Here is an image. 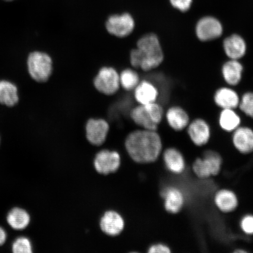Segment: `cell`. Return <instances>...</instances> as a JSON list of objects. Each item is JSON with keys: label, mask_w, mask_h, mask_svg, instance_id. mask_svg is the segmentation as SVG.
Instances as JSON below:
<instances>
[{"label": "cell", "mask_w": 253, "mask_h": 253, "mask_svg": "<svg viewBox=\"0 0 253 253\" xmlns=\"http://www.w3.org/2000/svg\"><path fill=\"white\" fill-rule=\"evenodd\" d=\"M5 1H12V0H5Z\"/></svg>", "instance_id": "obj_33"}, {"label": "cell", "mask_w": 253, "mask_h": 253, "mask_svg": "<svg viewBox=\"0 0 253 253\" xmlns=\"http://www.w3.org/2000/svg\"><path fill=\"white\" fill-rule=\"evenodd\" d=\"M125 145L129 156L138 163L156 162L163 151L162 138L157 130L142 129L132 132Z\"/></svg>", "instance_id": "obj_1"}, {"label": "cell", "mask_w": 253, "mask_h": 253, "mask_svg": "<svg viewBox=\"0 0 253 253\" xmlns=\"http://www.w3.org/2000/svg\"><path fill=\"white\" fill-rule=\"evenodd\" d=\"M94 85L100 93L113 95L119 89L120 76L112 67L102 68L94 79Z\"/></svg>", "instance_id": "obj_8"}, {"label": "cell", "mask_w": 253, "mask_h": 253, "mask_svg": "<svg viewBox=\"0 0 253 253\" xmlns=\"http://www.w3.org/2000/svg\"><path fill=\"white\" fill-rule=\"evenodd\" d=\"M222 48L227 59L241 60L248 53V45L244 37L238 33H233L224 38Z\"/></svg>", "instance_id": "obj_11"}, {"label": "cell", "mask_w": 253, "mask_h": 253, "mask_svg": "<svg viewBox=\"0 0 253 253\" xmlns=\"http://www.w3.org/2000/svg\"><path fill=\"white\" fill-rule=\"evenodd\" d=\"M121 164L118 152L102 150L94 158L95 169L100 173L109 174L116 171Z\"/></svg>", "instance_id": "obj_18"}, {"label": "cell", "mask_w": 253, "mask_h": 253, "mask_svg": "<svg viewBox=\"0 0 253 253\" xmlns=\"http://www.w3.org/2000/svg\"><path fill=\"white\" fill-rule=\"evenodd\" d=\"M31 214L27 210L20 207L12 208L6 216V222L12 230L21 232L29 226Z\"/></svg>", "instance_id": "obj_20"}, {"label": "cell", "mask_w": 253, "mask_h": 253, "mask_svg": "<svg viewBox=\"0 0 253 253\" xmlns=\"http://www.w3.org/2000/svg\"><path fill=\"white\" fill-rule=\"evenodd\" d=\"M100 228L110 236H116L122 232L125 221L121 215L115 211H107L101 219Z\"/></svg>", "instance_id": "obj_22"}, {"label": "cell", "mask_w": 253, "mask_h": 253, "mask_svg": "<svg viewBox=\"0 0 253 253\" xmlns=\"http://www.w3.org/2000/svg\"><path fill=\"white\" fill-rule=\"evenodd\" d=\"M164 207L168 213L176 214L181 212L186 203V197L183 190L176 185H169L161 192Z\"/></svg>", "instance_id": "obj_9"}, {"label": "cell", "mask_w": 253, "mask_h": 253, "mask_svg": "<svg viewBox=\"0 0 253 253\" xmlns=\"http://www.w3.org/2000/svg\"><path fill=\"white\" fill-rule=\"evenodd\" d=\"M217 120L221 130L228 133H232L242 123L241 116L237 109H221Z\"/></svg>", "instance_id": "obj_23"}, {"label": "cell", "mask_w": 253, "mask_h": 253, "mask_svg": "<svg viewBox=\"0 0 253 253\" xmlns=\"http://www.w3.org/2000/svg\"><path fill=\"white\" fill-rule=\"evenodd\" d=\"M0 144H1V136H0Z\"/></svg>", "instance_id": "obj_34"}, {"label": "cell", "mask_w": 253, "mask_h": 253, "mask_svg": "<svg viewBox=\"0 0 253 253\" xmlns=\"http://www.w3.org/2000/svg\"><path fill=\"white\" fill-rule=\"evenodd\" d=\"M135 27L134 18L129 13L111 15L106 23L108 33L119 38H125L131 34Z\"/></svg>", "instance_id": "obj_10"}, {"label": "cell", "mask_w": 253, "mask_h": 253, "mask_svg": "<svg viewBox=\"0 0 253 253\" xmlns=\"http://www.w3.org/2000/svg\"><path fill=\"white\" fill-rule=\"evenodd\" d=\"M240 229L246 235H253V214L243 215L239 223Z\"/></svg>", "instance_id": "obj_28"}, {"label": "cell", "mask_w": 253, "mask_h": 253, "mask_svg": "<svg viewBox=\"0 0 253 253\" xmlns=\"http://www.w3.org/2000/svg\"><path fill=\"white\" fill-rule=\"evenodd\" d=\"M159 96V90L156 85L150 81L140 82L134 88L135 99L140 104L157 102Z\"/></svg>", "instance_id": "obj_21"}, {"label": "cell", "mask_w": 253, "mask_h": 253, "mask_svg": "<svg viewBox=\"0 0 253 253\" xmlns=\"http://www.w3.org/2000/svg\"><path fill=\"white\" fill-rule=\"evenodd\" d=\"M8 234L4 227L0 226V248L7 242Z\"/></svg>", "instance_id": "obj_31"}, {"label": "cell", "mask_w": 253, "mask_h": 253, "mask_svg": "<svg viewBox=\"0 0 253 253\" xmlns=\"http://www.w3.org/2000/svg\"><path fill=\"white\" fill-rule=\"evenodd\" d=\"M190 141L197 147H203L210 142L212 134L211 126L202 118L191 120L185 129Z\"/></svg>", "instance_id": "obj_7"}, {"label": "cell", "mask_w": 253, "mask_h": 253, "mask_svg": "<svg viewBox=\"0 0 253 253\" xmlns=\"http://www.w3.org/2000/svg\"><path fill=\"white\" fill-rule=\"evenodd\" d=\"M222 166L221 155L216 151L210 150L196 158L192 164V170L197 178L206 180L219 175Z\"/></svg>", "instance_id": "obj_4"}, {"label": "cell", "mask_w": 253, "mask_h": 253, "mask_svg": "<svg viewBox=\"0 0 253 253\" xmlns=\"http://www.w3.org/2000/svg\"><path fill=\"white\" fill-rule=\"evenodd\" d=\"M223 34L222 23L214 16H204L195 25V36L202 42H210L219 39Z\"/></svg>", "instance_id": "obj_5"}, {"label": "cell", "mask_w": 253, "mask_h": 253, "mask_svg": "<svg viewBox=\"0 0 253 253\" xmlns=\"http://www.w3.org/2000/svg\"><path fill=\"white\" fill-rule=\"evenodd\" d=\"M119 76L120 85L126 90L134 89L140 82L137 73L131 69H125Z\"/></svg>", "instance_id": "obj_25"}, {"label": "cell", "mask_w": 253, "mask_h": 253, "mask_svg": "<svg viewBox=\"0 0 253 253\" xmlns=\"http://www.w3.org/2000/svg\"><path fill=\"white\" fill-rule=\"evenodd\" d=\"M28 68L31 77L35 81L45 82L52 74V59L45 53H32L28 59Z\"/></svg>", "instance_id": "obj_6"}, {"label": "cell", "mask_w": 253, "mask_h": 253, "mask_svg": "<svg viewBox=\"0 0 253 253\" xmlns=\"http://www.w3.org/2000/svg\"><path fill=\"white\" fill-rule=\"evenodd\" d=\"M232 143L239 153L245 156L253 153V128L248 126H240L232 132Z\"/></svg>", "instance_id": "obj_12"}, {"label": "cell", "mask_w": 253, "mask_h": 253, "mask_svg": "<svg viewBox=\"0 0 253 253\" xmlns=\"http://www.w3.org/2000/svg\"><path fill=\"white\" fill-rule=\"evenodd\" d=\"M164 166L168 171L174 175H181L186 169L184 155L178 148L170 147L163 150L162 154Z\"/></svg>", "instance_id": "obj_14"}, {"label": "cell", "mask_w": 253, "mask_h": 253, "mask_svg": "<svg viewBox=\"0 0 253 253\" xmlns=\"http://www.w3.org/2000/svg\"><path fill=\"white\" fill-rule=\"evenodd\" d=\"M240 99V95L235 87L227 85L217 88L213 96L215 105L220 110L238 109Z\"/></svg>", "instance_id": "obj_17"}, {"label": "cell", "mask_w": 253, "mask_h": 253, "mask_svg": "<svg viewBox=\"0 0 253 253\" xmlns=\"http://www.w3.org/2000/svg\"><path fill=\"white\" fill-rule=\"evenodd\" d=\"M213 204L220 212L230 214L235 211L239 206V199L236 193L229 188H221L214 193Z\"/></svg>", "instance_id": "obj_15"}, {"label": "cell", "mask_w": 253, "mask_h": 253, "mask_svg": "<svg viewBox=\"0 0 253 253\" xmlns=\"http://www.w3.org/2000/svg\"><path fill=\"white\" fill-rule=\"evenodd\" d=\"M172 7L182 12H187L191 9L193 0H169Z\"/></svg>", "instance_id": "obj_29"}, {"label": "cell", "mask_w": 253, "mask_h": 253, "mask_svg": "<svg viewBox=\"0 0 253 253\" xmlns=\"http://www.w3.org/2000/svg\"><path fill=\"white\" fill-rule=\"evenodd\" d=\"M109 130L108 123L103 119H91L86 123V137L93 145H102L106 140Z\"/></svg>", "instance_id": "obj_19"}, {"label": "cell", "mask_w": 253, "mask_h": 253, "mask_svg": "<svg viewBox=\"0 0 253 253\" xmlns=\"http://www.w3.org/2000/svg\"><path fill=\"white\" fill-rule=\"evenodd\" d=\"M234 253H248V251H246V250L243 249L242 248H238L235 251H233Z\"/></svg>", "instance_id": "obj_32"}, {"label": "cell", "mask_w": 253, "mask_h": 253, "mask_svg": "<svg viewBox=\"0 0 253 253\" xmlns=\"http://www.w3.org/2000/svg\"><path fill=\"white\" fill-rule=\"evenodd\" d=\"M238 109L243 115L253 119V91H246L240 95Z\"/></svg>", "instance_id": "obj_27"}, {"label": "cell", "mask_w": 253, "mask_h": 253, "mask_svg": "<svg viewBox=\"0 0 253 253\" xmlns=\"http://www.w3.org/2000/svg\"><path fill=\"white\" fill-rule=\"evenodd\" d=\"M130 63L134 68L150 71L162 64L164 52L159 38L154 33L144 35L138 40L137 48L130 52Z\"/></svg>", "instance_id": "obj_2"}, {"label": "cell", "mask_w": 253, "mask_h": 253, "mask_svg": "<svg viewBox=\"0 0 253 253\" xmlns=\"http://www.w3.org/2000/svg\"><path fill=\"white\" fill-rule=\"evenodd\" d=\"M165 115V110L157 102L140 104L132 110L131 118L143 129L157 130Z\"/></svg>", "instance_id": "obj_3"}, {"label": "cell", "mask_w": 253, "mask_h": 253, "mask_svg": "<svg viewBox=\"0 0 253 253\" xmlns=\"http://www.w3.org/2000/svg\"><path fill=\"white\" fill-rule=\"evenodd\" d=\"M164 118L169 127L176 132L185 130L191 120L188 111L177 104L170 106L165 111Z\"/></svg>", "instance_id": "obj_16"}, {"label": "cell", "mask_w": 253, "mask_h": 253, "mask_svg": "<svg viewBox=\"0 0 253 253\" xmlns=\"http://www.w3.org/2000/svg\"><path fill=\"white\" fill-rule=\"evenodd\" d=\"M221 75L227 86L235 87L241 83L245 66L241 60L227 59L221 65Z\"/></svg>", "instance_id": "obj_13"}, {"label": "cell", "mask_w": 253, "mask_h": 253, "mask_svg": "<svg viewBox=\"0 0 253 253\" xmlns=\"http://www.w3.org/2000/svg\"><path fill=\"white\" fill-rule=\"evenodd\" d=\"M18 101L17 88L8 81L0 82V103L13 106Z\"/></svg>", "instance_id": "obj_24"}, {"label": "cell", "mask_w": 253, "mask_h": 253, "mask_svg": "<svg viewBox=\"0 0 253 253\" xmlns=\"http://www.w3.org/2000/svg\"><path fill=\"white\" fill-rule=\"evenodd\" d=\"M149 253H170L172 252L171 249L164 243H156L150 246L148 249Z\"/></svg>", "instance_id": "obj_30"}, {"label": "cell", "mask_w": 253, "mask_h": 253, "mask_svg": "<svg viewBox=\"0 0 253 253\" xmlns=\"http://www.w3.org/2000/svg\"><path fill=\"white\" fill-rule=\"evenodd\" d=\"M11 251L12 253H33V242L29 237L24 235H19L12 241Z\"/></svg>", "instance_id": "obj_26"}]
</instances>
